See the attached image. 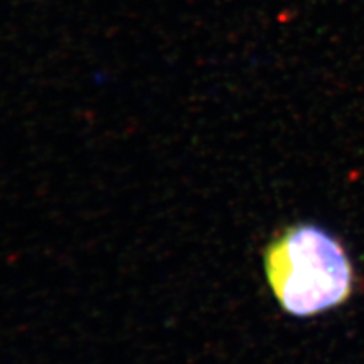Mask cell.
I'll list each match as a JSON object with an SVG mask.
<instances>
[{"label":"cell","instance_id":"1","mask_svg":"<svg viewBox=\"0 0 364 364\" xmlns=\"http://www.w3.org/2000/svg\"><path fill=\"white\" fill-rule=\"evenodd\" d=\"M263 268L282 311L307 318L344 306L356 273L343 243L316 223L287 226L267 245Z\"/></svg>","mask_w":364,"mask_h":364}]
</instances>
